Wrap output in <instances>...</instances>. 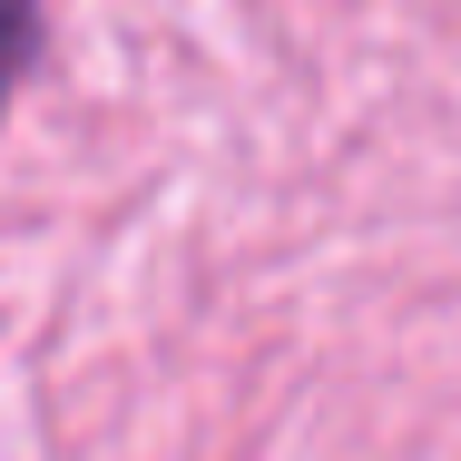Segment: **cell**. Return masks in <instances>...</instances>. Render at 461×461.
Masks as SVG:
<instances>
[{"mask_svg": "<svg viewBox=\"0 0 461 461\" xmlns=\"http://www.w3.org/2000/svg\"><path fill=\"white\" fill-rule=\"evenodd\" d=\"M30 59H40V0H0V108H10Z\"/></svg>", "mask_w": 461, "mask_h": 461, "instance_id": "1", "label": "cell"}]
</instances>
